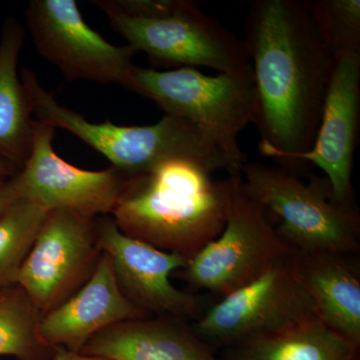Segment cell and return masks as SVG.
<instances>
[{
    "label": "cell",
    "instance_id": "obj_7",
    "mask_svg": "<svg viewBox=\"0 0 360 360\" xmlns=\"http://www.w3.org/2000/svg\"><path fill=\"white\" fill-rule=\"evenodd\" d=\"M232 177L224 231L181 269V278L189 285L220 297L255 281L295 251L278 236L264 206L243 191L241 174Z\"/></svg>",
    "mask_w": 360,
    "mask_h": 360
},
{
    "label": "cell",
    "instance_id": "obj_14",
    "mask_svg": "<svg viewBox=\"0 0 360 360\" xmlns=\"http://www.w3.org/2000/svg\"><path fill=\"white\" fill-rule=\"evenodd\" d=\"M149 316L123 295L112 262L103 251L89 281L65 302L40 317L39 333L49 347L80 354L89 340L103 329Z\"/></svg>",
    "mask_w": 360,
    "mask_h": 360
},
{
    "label": "cell",
    "instance_id": "obj_21",
    "mask_svg": "<svg viewBox=\"0 0 360 360\" xmlns=\"http://www.w3.org/2000/svg\"><path fill=\"white\" fill-rule=\"evenodd\" d=\"M307 6L335 58L360 52V0H309Z\"/></svg>",
    "mask_w": 360,
    "mask_h": 360
},
{
    "label": "cell",
    "instance_id": "obj_19",
    "mask_svg": "<svg viewBox=\"0 0 360 360\" xmlns=\"http://www.w3.org/2000/svg\"><path fill=\"white\" fill-rule=\"evenodd\" d=\"M40 314L20 285L0 292V355L21 360H49L58 348L40 338Z\"/></svg>",
    "mask_w": 360,
    "mask_h": 360
},
{
    "label": "cell",
    "instance_id": "obj_11",
    "mask_svg": "<svg viewBox=\"0 0 360 360\" xmlns=\"http://www.w3.org/2000/svg\"><path fill=\"white\" fill-rule=\"evenodd\" d=\"M56 129L35 120L32 153L11 177L20 200L49 210H70L84 217L112 213L129 175L115 167L87 170L77 167L54 151Z\"/></svg>",
    "mask_w": 360,
    "mask_h": 360
},
{
    "label": "cell",
    "instance_id": "obj_2",
    "mask_svg": "<svg viewBox=\"0 0 360 360\" xmlns=\"http://www.w3.org/2000/svg\"><path fill=\"white\" fill-rule=\"evenodd\" d=\"M212 174L195 161L177 158L129 176L112 219L130 238L189 262L226 222L233 177Z\"/></svg>",
    "mask_w": 360,
    "mask_h": 360
},
{
    "label": "cell",
    "instance_id": "obj_20",
    "mask_svg": "<svg viewBox=\"0 0 360 360\" xmlns=\"http://www.w3.org/2000/svg\"><path fill=\"white\" fill-rule=\"evenodd\" d=\"M49 210L16 200L0 217V292L15 285Z\"/></svg>",
    "mask_w": 360,
    "mask_h": 360
},
{
    "label": "cell",
    "instance_id": "obj_8",
    "mask_svg": "<svg viewBox=\"0 0 360 360\" xmlns=\"http://www.w3.org/2000/svg\"><path fill=\"white\" fill-rule=\"evenodd\" d=\"M101 11L127 45L144 52L155 65L205 66L219 73L238 72L251 66L245 39L203 13L195 1L175 15L160 20Z\"/></svg>",
    "mask_w": 360,
    "mask_h": 360
},
{
    "label": "cell",
    "instance_id": "obj_23",
    "mask_svg": "<svg viewBox=\"0 0 360 360\" xmlns=\"http://www.w3.org/2000/svg\"><path fill=\"white\" fill-rule=\"evenodd\" d=\"M18 200L11 181V177L0 179V217L8 210L14 201Z\"/></svg>",
    "mask_w": 360,
    "mask_h": 360
},
{
    "label": "cell",
    "instance_id": "obj_1",
    "mask_svg": "<svg viewBox=\"0 0 360 360\" xmlns=\"http://www.w3.org/2000/svg\"><path fill=\"white\" fill-rule=\"evenodd\" d=\"M257 94L259 151L290 168L314 146L335 68L302 0H255L245 39Z\"/></svg>",
    "mask_w": 360,
    "mask_h": 360
},
{
    "label": "cell",
    "instance_id": "obj_4",
    "mask_svg": "<svg viewBox=\"0 0 360 360\" xmlns=\"http://www.w3.org/2000/svg\"><path fill=\"white\" fill-rule=\"evenodd\" d=\"M122 86L153 101L165 115L191 123L241 172L248 160L239 134L257 117L251 66L212 77L193 68L160 71L134 65Z\"/></svg>",
    "mask_w": 360,
    "mask_h": 360
},
{
    "label": "cell",
    "instance_id": "obj_18",
    "mask_svg": "<svg viewBox=\"0 0 360 360\" xmlns=\"http://www.w3.org/2000/svg\"><path fill=\"white\" fill-rule=\"evenodd\" d=\"M232 347L231 360H355L359 352L319 319Z\"/></svg>",
    "mask_w": 360,
    "mask_h": 360
},
{
    "label": "cell",
    "instance_id": "obj_15",
    "mask_svg": "<svg viewBox=\"0 0 360 360\" xmlns=\"http://www.w3.org/2000/svg\"><path fill=\"white\" fill-rule=\"evenodd\" d=\"M80 354L110 360H220L180 317H146L113 324Z\"/></svg>",
    "mask_w": 360,
    "mask_h": 360
},
{
    "label": "cell",
    "instance_id": "obj_10",
    "mask_svg": "<svg viewBox=\"0 0 360 360\" xmlns=\"http://www.w3.org/2000/svg\"><path fill=\"white\" fill-rule=\"evenodd\" d=\"M25 18L35 49L65 79L122 85L134 65L136 51L90 27L75 0H32Z\"/></svg>",
    "mask_w": 360,
    "mask_h": 360
},
{
    "label": "cell",
    "instance_id": "obj_6",
    "mask_svg": "<svg viewBox=\"0 0 360 360\" xmlns=\"http://www.w3.org/2000/svg\"><path fill=\"white\" fill-rule=\"evenodd\" d=\"M295 252L206 309L194 333L207 345L236 347L319 319L296 274Z\"/></svg>",
    "mask_w": 360,
    "mask_h": 360
},
{
    "label": "cell",
    "instance_id": "obj_25",
    "mask_svg": "<svg viewBox=\"0 0 360 360\" xmlns=\"http://www.w3.org/2000/svg\"><path fill=\"white\" fill-rule=\"evenodd\" d=\"M18 170H20V168L13 165V162L0 158V179L13 176Z\"/></svg>",
    "mask_w": 360,
    "mask_h": 360
},
{
    "label": "cell",
    "instance_id": "obj_9",
    "mask_svg": "<svg viewBox=\"0 0 360 360\" xmlns=\"http://www.w3.org/2000/svg\"><path fill=\"white\" fill-rule=\"evenodd\" d=\"M101 255L96 219L70 210H51L16 284L44 316L89 281Z\"/></svg>",
    "mask_w": 360,
    "mask_h": 360
},
{
    "label": "cell",
    "instance_id": "obj_17",
    "mask_svg": "<svg viewBox=\"0 0 360 360\" xmlns=\"http://www.w3.org/2000/svg\"><path fill=\"white\" fill-rule=\"evenodd\" d=\"M25 40L20 21L8 18L0 37V158L20 168L32 153V108L18 75V58Z\"/></svg>",
    "mask_w": 360,
    "mask_h": 360
},
{
    "label": "cell",
    "instance_id": "obj_26",
    "mask_svg": "<svg viewBox=\"0 0 360 360\" xmlns=\"http://www.w3.org/2000/svg\"><path fill=\"white\" fill-rule=\"evenodd\" d=\"M355 360H359V359H355Z\"/></svg>",
    "mask_w": 360,
    "mask_h": 360
},
{
    "label": "cell",
    "instance_id": "obj_24",
    "mask_svg": "<svg viewBox=\"0 0 360 360\" xmlns=\"http://www.w3.org/2000/svg\"><path fill=\"white\" fill-rule=\"evenodd\" d=\"M49 360H110L101 359V357L89 356V355H84L77 354V352H70L65 348H58L56 354L52 359Z\"/></svg>",
    "mask_w": 360,
    "mask_h": 360
},
{
    "label": "cell",
    "instance_id": "obj_16",
    "mask_svg": "<svg viewBox=\"0 0 360 360\" xmlns=\"http://www.w3.org/2000/svg\"><path fill=\"white\" fill-rule=\"evenodd\" d=\"M349 255L295 252L296 274L319 321L360 345V276Z\"/></svg>",
    "mask_w": 360,
    "mask_h": 360
},
{
    "label": "cell",
    "instance_id": "obj_3",
    "mask_svg": "<svg viewBox=\"0 0 360 360\" xmlns=\"http://www.w3.org/2000/svg\"><path fill=\"white\" fill-rule=\"evenodd\" d=\"M21 82L39 122L66 130L103 155L115 169L132 176L146 174L165 161L189 160L208 172L240 174L226 156L191 123L165 115L150 125H118L106 120L91 122L54 98L33 71L23 68Z\"/></svg>",
    "mask_w": 360,
    "mask_h": 360
},
{
    "label": "cell",
    "instance_id": "obj_22",
    "mask_svg": "<svg viewBox=\"0 0 360 360\" xmlns=\"http://www.w3.org/2000/svg\"><path fill=\"white\" fill-rule=\"evenodd\" d=\"M94 6L139 20L169 18L193 4L191 0H94Z\"/></svg>",
    "mask_w": 360,
    "mask_h": 360
},
{
    "label": "cell",
    "instance_id": "obj_5",
    "mask_svg": "<svg viewBox=\"0 0 360 360\" xmlns=\"http://www.w3.org/2000/svg\"><path fill=\"white\" fill-rule=\"evenodd\" d=\"M241 184L250 198L279 217L277 233L296 252L359 253V210L336 200L328 179L314 177L307 184L281 165L246 162Z\"/></svg>",
    "mask_w": 360,
    "mask_h": 360
},
{
    "label": "cell",
    "instance_id": "obj_13",
    "mask_svg": "<svg viewBox=\"0 0 360 360\" xmlns=\"http://www.w3.org/2000/svg\"><path fill=\"white\" fill-rule=\"evenodd\" d=\"M359 124L360 52H350L335 58L314 146L293 156L288 169L300 174L311 163L326 174L336 200L356 206L352 176Z\"/></svg>",
    "mask_w": 360,
    "mask_h": 360
},
{
    "label": "cell",
    "instance_id": "obj_12",
    "mask_svg": "<svg viewBox=\"0 0 360 360\" xmlns=\"http://www.w3.org/2000/svg\"><path fill=\"white\" fill-rule=\"evenodd\" d=\"M99 243L110 257L123 295L144 312L158 316L198 321L205 312V297L175 288L170 274L186 266L177 253L161 250L120 231L115 219H96Z\"/></svg>",
    "mask_w": 360,
    "mask_h": 360
}]
</instances>
